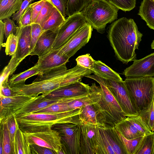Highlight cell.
<instances>
[{
  "mask_svg": "<svg viewBox=\"0 0 154 154\" xmlns=\"http://www.w3.org/2000/svg\"><path fill=\"white\" fill-rule=\"evenodd\" d=\"M143 34L132 19L125 17L115 21L109 27L107 36L117 58L127 63L135 59Z\"/></svg>",
  "mask_w": 154,
  "mask_h": 154,
  "instance_id": "cell-1",
  "label": "cell"
},
{
  "mask_svg": "<svg viewBox=\"0 0 154 154\" xmlns=\"http://www.w3.org/2000/svg\"><path fill=\"white\" fill-rule=\"evenodd\" d=\"M85 76L96 81L100 87V99L93 103L98 114L99 126L114 127L126 115L109 89L106 79L94 74Z\"/></svg>",
  "mask_w": 154,
  "mask_h": 154,
  "instance_id": "cell-2",
  "label": "cell"
},
{
  "mask_svg": "<svg viewBox=\"0 0 154 154\" xmlns=\"http://www.w3.org/2000/svg\"><path fill=\"white\" fill-rule=\"evenodd\" d=\"M81 108L54 113H32L16 116L19 128L23 132H30L48 128L62 123L82 122L79 115Z\"/></svg>",
  "mask_w": 154,
  "mask_h": 154,
  "instance_id": "cell-3",
  "label": "cell"
},
{
  "mask_svg": "<svg viewBox=\"0 0 154 154\" xmlns=\"http://www.w3.org/2000/svg\"><path fill=\"white\" fill-rule=\"evenodd\" d=\"M70 69L60 66L43 73L29 84L10 86L14 96H25L36 97L41 94L46 96L60 88L61 84Z\"/></svg>",
  "mask_w": 154,
  "mask_h": 154,
  "instance_id": "cell-4",
  "label": "cell"
},
{
  "mask_svg": "<svg viewBox=\"0 0 154 154\" xmlns=\"http://www.w3.org/2000/svg\"><path fill=\"white\" fill-rule=\"evenodd\" d=\"M119 10L107 0H94L80 12L93 29L103 33L106 24L117 19Z\"/></svg>",
  "mask_w": 154,
  "mask_h": 154,
  "instance_id": "cell-5",
  "label": "cell"
},
{
  "mask_svg": "<svg viewBox=\"0 0 154 154\" xmlns=\"http://www.w3.org/2000/svg\"><path fill=\"white\" fill-rule=\"evenodd\" d=\"M124 82L138 113L153 100L154 77L126 78Z\"/></svg>",
  "mask_w": 154,
  "mask_h": 154,
  "instance_id": "cell-6",
  "label": "cell"
},
{
  "mask_svg": "<svg viewBox=\"0 0 154 154\" xmlns=\"http://www.w3.org/2000/svg\"><path fill=\"white\" fill-rule=\"evenodd\" d=\"M82 122L54 125L51 128L59 133L66 154H80Z\"/></svg>",
  "mask_w": 154,
  "mask_h": 154,
  "instance_id": "cell-7",
  "label": "cell"
},
{
  "mask_svg": "<svg viewBox=\"0 0 154 154\" xmlns=\"http://www.w3.org/2000/svg\"><path fill=\"white\" fill-rule=\"evenodd\" d=\"M29 145L35 144L54 151L57 154H66L59 133L52 128L30 132H23Z\"/></svg>",
  "mask_w": 154,
  "mask_h": 154,
  "instance_id": "cell-8",
  "label": "cell"
},
{
  "mask_svg": "<svg viewBox=\"0 0 154 154\" xmlns=\"http://www.w3.org/2000/svg\"><path fill=\"white\" fill-rule=\"evenodd\" d=\"M86 23L81 12L68 17L58 31L52 50L58 49L62 47Z\"/></svg>",
  "mask_w": 154,
  "mask_h": 154,
  "instance_id": "cell-9",
  "label": "cell"
},
{
  "mask_svg": "<svg viewBox=\"0 0 154 154\" xmlns=\"http://www.w3.org/2000/svg\"><path fill=\"white\" fill-rule=\"evenodd\" d=\"M106 80L109 89L127 116L138 115L137 108L124 81Z\"/></svg>",
  "mask_w": 154,
  "mask_h": 154,
  "instance_id": "cell-10",
  "label": "cell"
},
{
  "mask_svg": "<svg viewBox=\"0 0 154 154\" xmlns=\"http://www.w3.org/2000/svg\"><path fill=\"white\" fill-rule=\"evenodd\" d=\"M93 28L88 23L79 29L70 39L62 47L59 48V53L69 58L73 56L90 39Z\"/></svg>",
  "mask_w": 154,
  "mask_h": 154,
  "instance_id": "cell-11",
  "label": "cell"
},
{
  "mask_svg": "<svg viewBox=\"0 0 154 154\" xmlns=\"http://www.w3.org/2000/svg\"><path fill=\"white\" fill-rule=\"evenodd\" d=\"M133 63L123 72L126 78L154 76V52L139 60L135 59Z\"/></svg>",
  "mask_w": 154,
  "mask_h": 154,
  "instance_id": "cell-12",
  "label": "cell"
},
{
  "mask_svg": "<svg viewBox=\"0 0 154 154\" xmlns=\"http://www.w3.org/2000/svg\"><path fill=\"white\" fill-rule=\"evenodd\" d=\"M82 95L71 97L48 98L41 94L29 101L15 114L16 116L33 113L55 103L72 101L83 96Z\"/></svg>",
  "mask_w": 154,
  "mask_h": 154,
  "instance_id": "cell-13",
  "label": "cell"
},
{
  "mask_svg": "<svg viewBox=\"0 0 154 154\" xmlns=\"http://www.w3.org/2000/svg\"><path fill=\"white\" fill-rule=\"evenodd\" d=\"M35 97L21 95L9 97L0 96V122L5 121L15 115L27 103Z\"/></svg>",
  "mask_w": 154,
  "mask_h": 154,
  "instance_id": "cell-14",
  "label": "cell"
},
{
  "mask_svg": "<svg viewBox=\"0 0 154 154\" xmlns=\"http://www.w3.org/2000/svg\"><path fill=\"white\" fill-rule=\"evenodd\" d=\"M80 154H96L98 125L82 122Z\"/></svg>",
  "mask_w": 154,
  "mask_h": 154,
  "instance_id": "cell-15",
  "label": "cell"
},
{
  "mask_svg": "<svg viewBox=\"0 0 154 154\" xmlns=\"http://www.w3.org/2000/svg\"><path fill=\"white\" fill-rule=\"evenodd\" d=\"M69 59L68 57L60 54L58 49L52 50L46 55L39 58L35 65L40 70L41 75L53 69L66 65Z\"/></svg>",
  "mask_w": 154,
  "mask_h": 154,
  "instance_id": "cell-16",
  "label": "cell"
},
{
  "mask_svg": "<svg viewBox=\"0 0 154 154\" xmlns=\"http://www.w3.org/2000/svg\"><path fill=\"white\" fill-rule=\"evenodd\" d=\"M90 87L81 80L75 82L67 86L59 88L46 96L48 98H60L78 96L88 94Z\"/></svg>",
  "mask_w": 154,
  "mask_h": 154,
  "instance_id": "cell-17",
  "label": "cell"
},
{
  "mask_svg": "<svg viewBox=\"0 0 154 154\" xmlns=\"http://www.w3.org/2000/svg\"><path fill=\"white\" fill-rule=\"evenodd\" d=\"M31 29V25L18 26L16 32L18 35L19 41L15 55L18 59L22 61L30 53Z\"/></svg>",
  "mask_w": 154,
  "mask_h": 154,
  "instance_id": "cell-18",
  "label": "cell"
},
{
  "mask_svg": "<svg viewBox=\"0 0 154 154\" xmlns=\"http://www.w3.org/2000/svg\"><path fill=\"white\" fill-rule=\"evenodd\" d=\"M57 35V32L50 30L44 31L29 55H37L39 58L49 53L52 50Z\"/></svg>",
  "mask_w": 154,
  "mask_h": 154,
  "instance_id": "cell-19",
  "label": "cell"
},
{
  "mask_svg": "<svg viewBox=\"0 0 154 154\" xmlns=\"http://www.w3.org/2000/svg\"><path fill=\"white\" fill-rule=\"evenodd\" d=\"M66 19L59 10L54 6L50 15L42 27L44 31L50 30L57 32Z\"/></svg>",
  "mask_w": 154,
  "mask_h": 154,
  "instance_id": "cell-20",
  "label": "cell"
},
{
  "mask_svg": "<svg viewBox=\"0 0 154 154\" xmlns=\"http://www.w3.org/2000/svg\"><path fill=\"white\" fill-rule=\"evenodd\" d=\"M93 73L106 79L122 81L123 80L119 74L100 60H95Z\"/></svg>",
  "mask_w": 154,
  "mask_h": 154,
  "instance_id": "cell-21",
  "label": "cell"
},
{
  "mask_svg": "<svg viewBox=\"0 0 154 154\" xmlns=\"http://www.w3.org/2000/svg\"><path fill=\"white\" fill-rule=\"evenodd\" d=\"M114 127L122 135L127 139H134L145 136L134 127L127 119L126 117L116 124Z\"/></svg>",
  "mask_w": 154,
  "mask_h": 154,
  "instance_id": "cell-22",
  "label": "cell"
},
{
  "mask_svg": "<svg viewBox=\"0 0 154 154\" xmlns=\"http://www.w3.org/2000/svg\"><path fill=\"white\" fill-rule=\"evenodd\" d=\"M138 14L150 28L154 30V2L152 0H143Z\"/></svg>",
  "mask_w": 154,
  "mask_h": 154,
  "instance_id": "cell-23",
  "label": "cell"
},
{
  "mask_svg": "<svg viewBox=\"0 0 154 154\" xmlns=\"http://www.w3.org/2000/svg\"><path fill=\"white\" fill-rule=\"evenodd\" d=\"M105 135L115 154H127V151L114 127H103Z\"/></svg>",
  "mask_w": 154,
  "mask_h": 154,
  "instance_id": "cell-24",
  "label": "cell"
},
{
  "mask_svg": "<svg viewBox=\"0 0 154 154\" xmlns=\"http://www.w3.org/2000/svg\"><path fill=\"white\" fill-rule=\"evenodd\" d=\"M23 0L0 1V20L10 18L19 10Z\"/></svg>",
  "mask_w": 154,
  "mask_h": 154,
  "instance_id": "cell-25",
  "label": "cell"
},
{
  "mask_svg": "<svg viewBox=\"0 0 154 154\" xmlns=\"http://www.w3.org/2000/svg\"><path fill=\"white\" fill-rule=\"evenodd\" d=\"M103 126H98L96 154H115L105 135Z\"/></svg>",
  "mask_w": 154,
  "mask_h": 154,
  "instance_id": "cell-26",
  "label": "cell"
},
{
  "mask_svg": "<svg viewBox=\"0 0 154 154\" xmlns=\"http://www.w3.org/2000/svg\"><path fill=\"white\" fill-rule=\"evenodd\" d=\"M41 74V72L35 65L34 66L23 72L16 74H13L8 80L10 86L20 85L25 84L26 80L33 76Z\"/></svg>",
  "mask_w": 154,
  "mask_h": 154,
  "instance_id": "cell-27",
  "label": "cell"
},
{
  "mask_svg": "<svg viewBox=\"0 0 154 154\" xmlns=\"http://www.w3.org/2000/svg\"><path fill=\"white\" fill-rule=\"evenodd\" d=\"M81 109L82 112L79 116L82 122L100 126L98 114L93 104L85 106Z\"/></svg>",
  "mask_w": 154,
  "mask_h": 154,
  "instance_id": "cell-28",
  "label": "cell"
},
{
  "mask_svg": "<svg viewBox=\"0 0 154 154\" xmlns=\"http://www.w3.org/2000/svg\"><path fill=\"white\" fill-rule=\"evenodd\" d=\"M14 144L15 154H31L30 145L19 127L16 132Z\"/></svg>",
  "mask_w": 154,
  "mask_h": 154,
  "instance_id": "cell-29",
  "label": "cell"
},
{
  "mask_svg": "<svg viewBox=\"0 0 154 154\" xmlns=\"http://www.w3.org/2000/svg\"><path fill=\"white\" fill-rule=\"evenodd\" d=\"M148 129L154 132V108L153 100L138 113Z\"/></svg>",
  "mask_w": 154,
  "mask_h": 154,
  "instance_id": "cell-30",
  "label": "cell"
},
{
  "mask_svg": "<svg viewBox=\"0 0 154 154\" xmlns=\"http://www.w3.org/2000/svg\"><path fill=\"white\" fill-rule=\"evenodd\" d=\"M154 132L143 136L136 149L134 154H152Z\"/></svg>",
  "mask_w": 154,
  "mask_h": 154,
  "instance_id": "cell-31",
  "label": "cell"
},
{
  "mask_svg": "<svg viewBox=\"0 0 154 154\" xmlns=\"http://www.w3.org/2000/svg\"><path fill=\"white\" fill-rule=\"evenodd\" d=\"M94 0H68L66 15L71 16L80 12Z\"/></svg>",
  "mask_w": 154,
  "mask_h": 154,
  "instance_id": "cell-32",
  "label": "cell"
},
{
  "mask_svg": "<svg viewBox=\"0 0 154 154\" xmlns=\"http://www.w3.org/2000/svg\"><path fill=\"white\" fill-rule=\"evenodd\" d=\"M8 64L3 69L0 75V84L12 75L20 63L22 61L18 59L15 54L12 56Z\"/></svg>",
  "mask_w": 154,
  "mask_h": 154,
  "instance_id": "cell-33",
  "label": "cell"
},
{
  "mask_svg": "<svg viewBox=\"0 0 154 154\" xmlns=\"http://www.w3.org/2000/svg\"><path fill=\"white\" fill-rule=\"evenodd\" d=\"M72 101L58 102L33 113H54L72 110L70 109L68 105V103Z\"/></svg>",
  "mask_w": 154,
  "mask_h": 154,
  "instance_id": "cell-34",
  "label": "cell"
},
{
  "mask_svg": "<svg viewBox=\"0 0 154 154\" xmlns=\"http://www.w3.org/2000/svg\"><path fill=\"white\" fill-rule=\"evenodd\" d=\"M126 118L140 132L144 135L154 132L148 129L142 118L138 114L127 116Z\"/></svg>",
  "mask_w": 154,
  "mask_h": 154,
  "instance_id": "cell-35",
  "label": "cell"
},
{
  "mask_svg": "<svg viewBox=\"0 0 154 154\" xmlns=\"http://www.w3.org/2000/svg\"><path fill=\"white\" fill-rule=\"evenodd\" d=\"M116 131L125 148L127 154H134L137 147L143 136L128 140L125 138L116 130Z\"/></svg>",
  "mask_w": 154,
  "mask_h": 154,
  "instance_id": "cell-36",
  "label": "cell"
},
{
  "mask_svg": "<svg viewBox=\"0 0 154 154\" xmlns=\"http://www.w3.org/2000/svg\"><path fill=\"white\" fill-rule=\"evenodd\" d=\"M19 41L18 35L17 32L15 34L10 35L7 38L5 45V52L7 55L12 56L14 55L17 49Z\"/></svg>",
  "mask_w": 154,
  "mask_h": 154,
  "instance_id": "cell-37",
  "label": "cell"
},
{
  "mask_svg": "<svg viewBox=\"0 0 154 154\" xmlns=\"http://www.w3.org/2000/svg\"><path fill=\"white\" fill-rule=\"evenodd\" d=\"M3 131V152L2 154H13L8 130L6 122H0Z\"/></svg>",
  "mask_w": 154,
  "mask_h": 154,
  "instance_id": "cell-38",
  "label": "cell"
},
{
  "mask_svg": "<svg viewBox=\"0 0 154 154\" xmlns=\"http://www.w3.org/2000/svg\"><path fill=\"white\" fill-rule=\"evenodd\" d=\"M54 6L50 0H46L45 4L34 23L39 24L42 26L50 15Z\"/></svg>",
  "mask_w": 154,
  "mask_h": 154,
  "instance_id": "cell-39",
  "label": "cell"
},
{
  "mask_svg": "<svg viewBox=\"0 0 154 154\" xmlns=\"http://www.w3.org/2000/svg\"><path fill=\"white\" fill-rule=\"evenodd\" d=\"M4 122H6L7 124L11 138L13 154H15L14 144L15 138L17 131L19 127L16 119L15 115H14L11 116Z\"/></svg>",
  "mask_w": 154,
  "mask_h": 154,
  "instance_id": "cell-40",
  "label": "cell"
},
{
  "mask_svg": "<svg viewBox=\"0 0 154 154\" xmlns=\"http://www.w3.org/2000/svg\"><path fill=\"white\" fill-rule=\"evenodd\" d=\"M112 4L123 11H129L135 7V0H107Z\"/></svg>",
  "mask_w": 154,
  "mask_h": 154,
  "instance_id": "cell-41",
  "label": "cell"
},
{
  "mask_svg": "<svg viewBox=\"0 0 154 154\" xmlns=\"http://www.w3.org/2000/svg\"><path fill=\"white\" fill-rule=\"evenodd\" d=\"M31 25L32 29L30 53L33 51L38 40L44 31L41 26L39 24L33 23Z\"/></svg>",
  "mask_w": 154,
  "mask_h": 154,
  "instance_id": "cell-42",
  "label": "cell"
},
{
  "mask_svg": "<svg viewBox=\"0 0 154 154\" xmlns=\"http://www.w3.org/2000/svg\"><path fill=\"white\" fill-rule=\"evenodd\" d=\"M75 60L77 65L83 68L92 70L94 68L95 60L88 54L79 56Z\"/></svg>",
  "mask_w": 154,
  "mask_h": 154,
  "instance_id": "cell-43",
  "label": "cell"
},
{
  "mask_svg": "<svg viewBox=\"0 0 154 154\" xmlns=\"http://www.w3.org/2000/svg\"><path fill=\"white\" fill-rule=\"evenodd\" d=\"M3 21L4 24V34L6 38L11 34L16 33L18 26L15 25L13 20L8 18L3 20Z\"/></svg>",
  "mask_w": 154,
  "mask_h": 154,
  "instance_id": "cell-44",
  "label": "cell"
},
{
  "mask_svg": "<svg viewBox=\"0 0 154 154\" xmlns=\"http://www.w3.org/2000/svg\"><path fill=\"white\" fill-rule=\"evenodd\" d=\"M46 0H40L31 4L30 7L32 10V23H34L42 9L44 5Z\"/></svg>",
  "mask_w": 154,
  "mask_h": 154,
  "instance_id": "cell-45",
  "label": "cell"
},
{
  "mask_svg": "<svg viewBox=\"0 0 154 154\" xmlns=\"http://www.w3.org/2000/svg\"><path fill=\"white\" fill-rule=\"evenodd\" d=\"M32 14V9L29 6L22 15L20 20L18 23V26L24 27L31 25Z\"/></svg>",
  "mask_w": 154,
  "mask_h": 154,
  "instance_id": "cell-46",
  "label": "cell"
},
{
  "mask_svg": "<svg viewBox=\"0 0 154 154\" xmlns=\"http://www.w3.org/2000/svg\"><path fill=\"white\" fill-rule=\"evenodd\" d=\"M35 0H24L23 1L20 8L18 11L14 13L12 16V20L16 21L18 24L20 20L21 17L26 9Z\"/></svg>",
  "mask_w": 154,
  "mask_h": 154,
  "instance_id": "cell-47",
  "label": "cell"
},
{
  "mask_svg": "<svg viewBox=\"0 0 154 154\" xmlns=\"http://www.w3.org/2000/svg\"><path fill=\"white\" fill-rule=\"evenodd\" d=\"M31 154H57L53 150L36 144L30 145Z\"/></svg>",
  "mask_w": 154,
  "mask_h": 154,
  "instance_id": "cell-48",
  "label": "cell"
},
{
  "mask_svg": "<svg viewBox=\"0 0 154 154\" xmlns=\"http://www.w3.org/2000/svg\"><path fill=\"white\" fill-rule=\"evenodd\" d=\"M8 80L5 79L0 84V96L7 97L14 96V91L9 84Z\"/></svg>",
  "mask_w": 154,
  "mask_h": 154,
  "instance_id": "cell-49",
  "label": "cell"
},
{
  "mask_svg": "<svg viewBox=\"0 0 154 154\" xmlns=\"http://www.w3.org/2000/svg\"><path fill=\"white\" fill-rule=\"evenodd\" d=\"M65 17L66 14L68 0H50Z\"/></svg>",
  "mask_w": 154,
  "mask_h": 154,
  "instance_id": "cell-50",
  "label": "cell"
},
{
  "mask_svg": "<svg viewBox=\"0 0 154 154\" xmlns=\"http://www.w3.org/2000/svg\"><path fill=\"white\" fill-rule=\"evenodd\" d=\"M4 34V24L2 20H0V49L2 46Z\"/></svg>",
  "mask_w": 154,
  "mask_h": 154,
  "instance_id": "cell-51",
  "label": "cell"
},
{
  "mask_svg": "<svg viewBox=\"0 0 154 154\" xmlns=\"http://www.w3.org/2000/svg\"><path fill=\"white\" fill-rule=\"evenodd\" d=\"M0 154H2L3 152V131L2 127L0 125Z\"/></svg>",
  "mask_w": 154,
  "mask_h": 154,
  "instance_id": "cell-52",
  "label": "cell"
},
{
  "mask_svg": "<svg viewBox=\"0 0 154 154\" xmlns=\"http://www.w3.org/2000/svg\"><path fill=\"white\" fill-rule=\"evenodd\" d=\"M151 48L154 49V40H153L151 45Z\"/></svg>",
  "mask_w": 154,
  "mask_h": 154,
  "instance_id": "cell-53",
  "label": "cell"
},
{
  "mask_svg": "<svg viewBox=\"0 0 154 154\" xmlns=\"http://www.w3.org/2000/svg\"><path fill=\"white\" fill-rule=\"evenodd\" d=\"M152 154H154V138L153 140V145Z\"/></svg>",
  "mask_w": 154,
  "mask_h": 154,
  "instance_id": "cell-54",
  "label": "cell"
},
{
  "mask_svg": "<svg viewBox=\"0 0 154 154\" xmlns=\"http://www.w3.org/2000/svg\"><path fill=\"white\" fill-rule=\"evenodd\" d=\"M153 104H154V99H153Z\"/></svg>",
  "mask_w": 154,
  "mask_h": 154,
  "instance_id": "cell-55",
  "label": "cell"
},
{
  "mask_svg": "<svg viewBox=\"0 0 154 154\" xmlns=\"http://www.w3.org/2000/svg\"><path fill=\"white\" fill-rule=\"evenodd\" d=\"M153 1V2H154V0H152Z\"/></svg>",
  "mask_w": 154,
  "mask_h": 154,
  "instance_id": "cell-56",
  "label": "cell"
},
{
  "mask_svg": "<svg viewBox=\"0 0 154 154\" xmlns=\"http://www.w3.org/2000/svg\"><path fill=\"white\" fill-rule=\"evenodd\" d=\"M1 0H0V1H1Z\"/></svg>",
  "mask_w": 154,
  "mask_h": 154,
  "instance_id": "cell-57",
  "label": "cell"
}]
</instances>
